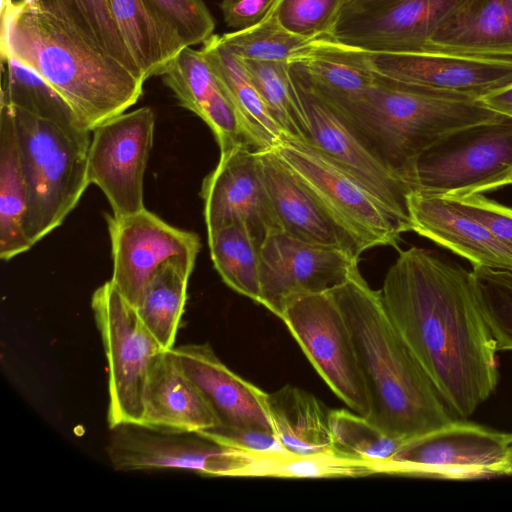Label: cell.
Returning a JSON list of instances; mask_svg holds the SVG:
<instances>
[{
	"label": "cell",
	"mask_w": 512,
	"mask_h": 512,
	"mask_svg": "<svg viewBox=\"0 0 512 512\" xmlns=\"http://www.w3.org/2000/svg\"><path fill=\"white\" fill-rule=\"evenodd\" d=\"M454 200L487 227L512 257V208L489 200L481 194Z\"/></svg>",
	"instance_id": "b9f144b4"
},
{
	"label": "cell",
	"mask_w": 512,
	"mask_h": 512,
	"mask_svg": "<svg viewBox=\"0 0 512 512\" xmlns=\"http://www.w3.org/2000/svg\"><path fill=\"white\" fill-rule=\"evenodd\" d=\"M201 197L207 232L241 222L261 244L271 232L282 231L255 150L244 141L220 152L218 164L203 180Z\"/></svg>",
	"instance_id": "ac0fdd59"
},
{
	"label": "cell",
	"mask_w": 512,
	"mask_h": 512,
	"mask_svg": "<svg viewBox=\"0 0 512 512\" xmlns=\"http://www.w3.org/2000/svg\"><path fill=\"white\" fill-rule=\"evenodd\" d=\"M411 231L466 258L474 266L512 269L507 249L452 198L410 191Z\"/></svg>",
	"instance_id": "44dd1931"
},
{
	"label": "cell",
	"mask_w": 512,
	"mask_h": 512,
	"mask_svg": "<svg viewBox=\"0 0 512 512\" xmlns=\"http://www.w3.org/2000/svg\"><path fill=\"white\" fill-rule=\"evenodd\" d=\"M358 259L343 248L271 232L260 246L259 304L279 318L291 299L343 283L358 267Z\"/></svg>",
	"instance_id": "9a60e30c"
},
{
	"label": "cell",
	"mask_w": 512,
	"mask_h": 512,
	"mask_svg": "<svg viewBox=\"0 0 512 512\" xmlns=\"http://www.w3.org/2000/svg\"><path fill=\"white\" fill-rule=\"evenodd\" d=\"M28 193L11 108L0 104V257L2 260L26 252L33 245L24 221Z\"/></svg>",
	"instance_id": "f1b7e54d"
},
{
	"label": "cell",
	"mask_w": 512,
	"mask_h": 512,
	"mask_svg": "<svg viewBox=\"0 0 512 512\" xmlns=\"http://www.w3.org/2000/svg\"><path fill=\"white\" fill-rule=\"evenodd\" d=\"M259 171L282 231L311 243L332 245L360 256L362 248L283 165L272 150L256 151Z\"/></svg>",
	"instance_id": "ffe728a7"
},
{
	"label": "cell",
	"mask_w": 512,
	"mask_h": 512,
	"mask_svg": "<svg viewBox=\"0 0 512 512\" xmlns=\"http://www.w3.org/2000/svg\"><path fill=\"white\" fill-rule=\"evenodd\" d=\"M509 456L510 434L455 420L406 441L380 465L383 474L460 479L506 474Z\"/></svg>",
	"instance_id": "4fadbf2b"
},
{
	"label": "cell",
	"mask_w": 512,
	"mask_h": 512,
	"mask_svg": "<svg viewBox=\"0 0 512 512\" xmlns=\"http://www.w3.org/2000/svg\"><path fill=\"white\" fill-rule=\"evenodd\" d=\"M9 107L28 193L24 229L34 245L62 224L90 184L87 158L91 139Z\"/></svg>",
	"instance_id": "5b68a950"
},
{
	"label": "cell",
	"mask_w": 512,
	"mask_h": 512,
	"mask_svg": "<svg viewBox=\"0 0 512 512\" xmlns=\"http://www.w3.org/2000/svg\"><path fill=\"white\" fill-rule=\"evenodd\" d=\"M272 151L363 251L395 245L411 231L371 190L310 143L284 134Z\"/></svg>",
	"instance_id": "52a82bcc"
},
{
	"label": "cell",
	"mask_w": 512,
	"mask_h": 512,
	"mask_svg": "<svg viewBox=\"0 0 512 512\" xmlns=\"http://www.w3.org/2000/svg\"><path fill=\"white\" fill-rule=\"evenodd\" d=\"M175 27L187 46L203 44L215 29V21L203 0H150Z\"/></svg>",
	"instance_id": "ab89813d"
},
{
	"label": "cell",
	"mask_w": 512,
	"mask_h": 512,
	"mask_svg": "<svg viewBox=\"0 0 512 512\" xmlns=\"http://www.w3.org/2000/svg\"><path fill=\"white\" fill-rule=\"evenodd\" d=\"M331 105L403 182L419 155L438 140L501 115L481 100L450 96L377 72L360 98Z\"/></svg>",
	"instance_id": "277c9868"
},
{
	"label": "cell",
	"mask_w": 512,
	"mask_h": 512,
	"mask_svg": "<svg viewBox=\"0 0 512 512\" xmlns=\"http://www.w3.org/2000/svg\"><path fill=\"white\" fill-rule=\"evenodd\" d=\"M506 474H512V434H510V456L506 469Z\"/></svg>",
	"instance_id": "bcb514c9"
},
{
	"label": "cell",
	"mask_w": 512,
	"mask_h": 512,
	"mask_svg": "<svg viewBox=\"0 0 512 512\" xmlns=\"http://www.w3.org/2000/svg\"><path fill=\"white\" fill-rule=\"evenodd\" d=\"M154 126L153 110L140 107L112 117L92 130L88 179L105 194L114 217L145 209L143 182Z\"/></svg>",
	"instance_id": "7c38bea8"
},
{
	"label": "cell",
	"mask_w": 512,
	"mask_h": 512,
	"mask_svg": "<svg viewBox=\"0 0 512 512\" xmlns=\"http://www.w3.org/2000/svg\"><path fill=\"white\" fill-rule=\"evenodd\" d=\"M119 34L147 80L161 76L187 45L150 0H108Z\"/></svg>",
	"instance_id": "484cf974"
},
{
	"label": "cell",
	"mask_w": 512,
	"mask_h": 512,
	"mask_svg": "<svg viewBox=\"0 0 512 512\" xmlns=\"http://www.w3.org/2000/svg\"><path fill=\"white\" fill-rule=\"evenodd\" d=\"M195 262L171 258L164 262L150 281L138 315L165 349L174 348L181 317L184 312L187 286Z\"/></svg>",
	"instance_id": "f546056e"
},
{
	"label": "cell",
	"mask_w": 512,
	"mask_h": 512,
	"mask_svg": "<svg viewBox=\"0 0 512 512\" xmlns=\"http://www.w3.org/2000/svg\"><path fill=\"white\" fill-rule=\"evenodd\" d=\"M172 351L181 369L207 401L218 424L274 432L268 393L231 371L209 344H188Z\"/></svg>",
	"instance_id": "d6986e66"
},
{
	"label": "cell",
	"mask_w": 512,
	"mask_h": 512,
	"mask_svg": "<svg viewBox=\"0 0 512 512\" xmlns=\"http://www.w3.org/2000/svg\"><path fill=\"white\" fill-rule=\"evenodd\" d=\"M35 2L64 19L102 51L144 77L119 34L108 0H36Z\"/></svg>",
	"instance_id": "836d02e7"
},
{
	"label": "cell",
	"mask_w": 512,
	"mask_h": 512,
	"mask_svg": "<svg viewBox=\"0 0 512 512\" xmlns=\"http://www.w3.org/2000/svg\"><path fill=\"white\" fill-rule=\"evenodd\" d=\"M119 471L176 468L204 475L251 477L256 456L220 444L199 431L122 424L112 428L107 447Z\"/></svg>",
	"instance_id": "30bf717a"
},
{
	"label": "cell",
	"mask_w": 512,
	"mask_h": 512,
	"mask_svg": "<svg viewBox=\"0 0 512 512\" xmlns=\"http://www.w3.org/2000/svg\"><path fill=\"white\" fill-rule=\"evenodd\" d=\"M251 477L342 478L381 474L378 462L342 456L335 452L295 454L289 451L254 454Z\"/></svg>",
	"instance_id": "d6a6232c"
},
{
	"label": "cell",
	"mask_w": 512,
	"mask_h": 512,
	"mask_svg": "<svg viewBox=\"0 0 512 512\" xmlns=\"http://www.w3.org/2000/svg\"><path fill=\"white\" fill-rule=\"evenodd\" d=\"M272 0H221L220 10L226 25L242 30L257 24L266 14Z\"/></svg>",
	"instance_id": "7bdbcfd3"
},
{
	"label": "cell",
	"mask_w": 512,
	"mask_h": 512,
	"mask_svg": "<svg viewBox=\"0 0 512 512\" xmlns=\"http://www.w3.org/2000/svg\"><path fill=\"white\" fill-rule=\"evenodd\" d=\"M91 306L108 362L109 427L143 424L149 376L165 349L111 281L95 290Z\"/></svg>",
	"instance_id": "ba28073f"
},
{
	"label": "cell",
	"mask_w": 512,
	"mask_h": 512,
	"mask_svg": "<svg viewBox=\"0 0 512 512\" xmlns=\"http://www.w3.org/2000/svg\"><path fill=\"white\" fill-rule=\"evenodd\" d=\"M218 424L207 401L181 369L172 349L156 359L145 393L142 425L183 431H202Z\"/></svg>",
	"instance_id": "d4e9b609"
},
{
	"label": "cell",
	"mask_w": 512,
	"mask_h": 512,
	"mask_svg": "<svg viewBox=\"0 0 512 512\" xmlns=\"http://www.w3.org/2000/svg\"><path fill=\"white\" fill-rule=\"evenodd\" d=\"M380 293L388 316L443 400L462 418L473 414L494 392L499 373L471 271L411 247L399 253Z\"/></svg>",
	"instance_id": "6da1fadb"
},
{
	"label": "cell",
	"mask_w": 512,
	"mask_h": 512,
	"mask_svg": "<svg viewBox=\"0 0 512 512\" xmlns=\"http://www.w3.org/2000/svg\"><path fill=\"white\" fill-rule=\"evenodd\" d=\"M186 46L161 74L179 104L211 129L220 152L244 141L237 111L205 54Z\"/></svg>",
	"instance_id": "7402d4cb"
},
{
	"label": "cell",
	"mask_w": 512,
	"mask_h": 512,
	"mask_svg": "<svg viewBox=\"0 0 512 512\" xmlns=\"http://www.w3.org/2000/svg\"><path fill=\"white\" fill-rule=\"evenodd\" d=\"M240 59L271 115L285 135L307 141L309 130L304 112L289 78L288 63Z\"/></svg>",
	"instance_id": "e575fe53"
},
{
	"label": "cell",
	"mask_w": 512,
	"mask_h": 512,
	"mask_svg": "<svg viewBox=\"0 0 512 512\" xmlns=\"http://www.w3.org/2000/svg\"><path fill=\"white\" fill-rule=\"evenodd\" d=\"M199 432L220 444L253 454L287 451L273 431L218 424Z\"/></svg>",
	"instance_id": "60d3db41"
},
{
	"label": "cell",
	"mask_w": 512,
	"mask_h": 512,
	"mask_svg": "<svg viewBox=\"0 0 512 512\" xmlns=\"http://www.w3.org/2000/svg\"><path fill=\"white\" fill-rule=\"evenodd\" d=\"M274 433L295 454L334 452L330 410L313 394L287 384L268 393Z\"/></svg>",
	"instance_id": "83f0119b"
},
{
	"label": "cell",
	"mask_w": 512,
	"mask_h": 512,
	"mask_svg": "<svg viewBox=\"0 0 512 512\" xmlns=\"http://www.w3.org/2000/svg\"><path fill=\"white\" fill-rule=\"evenodd\" d=\"M35 1L36 0H1V16Z\"/></svg>",
	"instance_id": "f6af8a7d"
},
{
	"label": "cell",
	"mask_w": 512,
	"mask_h": 512,
	"mask_svg": "<svg viewBox=\"0 0 512 512\" xmlns=\"http://www.w3.org/2000/svg\"><path fill=\"white\" fill-rule=\"evenodd\" d=\"M238 114L242 137L256 151L272 150L285 134L250 79L242 60L212 35L201 47Z\"/></svg>",
	"instance_id": "4316f807"
},
{
	"label": "cell",
	"mask_w": 512,
	"mask_h": 512,
	"mask_svg": "<svg viewBox=\"0 0 512 512\" xmlns=\"http://www.w3.org/2000/svg\"><path fill=\"white\" fill-rule=\"evenodd\" d=\"M111 241V282L136 309L159 267L171 258L196 261L201 242L190 231L169 225L146 208L127 216H106Z\"/></svg>",
	"instance_id": "2e32d148"
},
{
	"label": "cell",
	"mask_w": 512,
	"mask_h": 512,
	"mask_svg": "<svg viewBox=\"0 0 512 512\" xmlns=\"http://www.w3.org/2000/svg\"><path fill=\"white\" fill-rule=\"evenodd\" d=\"M279 318L334 394L367 418L370 405L354 342L331 292L297 296Z\"/></svg>",
	"instance_id": "9c48e42d"
},
{
	"label": "cell",
	"mask_w": 512,
	"mask_h": 512,
	"mask_svg": "<svg viewBox=\"0 0 512 512\" xmlns=\"http://www.w3.org/2000/svg\"><path fill=\"white\" fill-rule=\"evenodd\" d=\"M424 51L512 56V0H466L437 27Z\"/></svg>",
	"instance_id": "cb8c5ba5"
},
{
	"label": "cell",
	"mask_w": 512,
	"mask_h": 512,
	"mask_svg": "<svg viewBox=\"0 0 512 512\" xmlns=\"http://www.w3.org/2000/svg\"><path fill=\"white\" fill-rule=\"evenodd\" d=\"M207 235L212 262L225 284L259 304L261 244L248 226L231 223Z\"/></svg>",
	"instance_id": "1f68e13d"
},
{
	"label": "cell",
	"mask_w": 512,
	"mask_h": 512,
	"mask_svg": "<svg viewBox=\"0 0 512 512\" xmlns=\"http://www.w3.org/2000/svg\"><path fill=\"white\" fill-rule=\"evenodd\" d=\"M219 41L242 59L288 62L313 39L287 31L274 14L267 11L255 25L218 35Z\"/></svg>",
	"instance_id": "8d00e7d4"
},
{
	"label": "cell",
	"mask_w": 512,
	"mask_h": 512,
	"mask_svg": "<svg viewBox=\"0 0 512 512\" xmlns=\"http://www.w3.org/2000/svg\"><path fill=\"white\" fill-rule=\"evenodd\" d=\"M344 0H272L268 8L289 32L315 39L326 35Z\"/></svg>",
	"instance_id": "f35d334b"
},
{
	"label": "cell",
	"mask_w": 512,
	"mask_h": 512,
	"mask_svg": "<svg viewBox=\"0 0 512 512\" xmlns=\"http://www.w3.org/2000/svg\"><path fill=\"white\" fill-rule=\"evenodd\" d=\"M329 291L354 342L370 405L367 419L405 442L453 423L450 407L388 316L380 290L356 267Z\"/></svg>",
	"instance_id": "7a4b0ae2"
},
{
	"label": "cell",
	"mask_w": 512,
	"mask_h": 512,
	"mask_svg": "<svg viewBox=\"0 0 512 512\" xmlns=\"http://www.w3.org/2000/svg\"><path fill=\"white\" fill-rule=\"evenodd\" d=\"M405 182L410 191L454 199L512 184V117L447 134L419 155Z\"/></svg>",
	"instance_id": "8992f818"
},
{
	"label": "cell",
	"mask_w": 512,
	"mask_h": 512,
	"mask_svg": "<svg viewBox=\"0 0 512 512\" xmlns=\"http://www.w3.org/2000/svg\"><path fill=\"white\" fill-rule=\"evenodd\" d=\"M330 428L334 452L350 458L388 461L405 443L387 435L366 417L346 409L330 410Z\"/></svg>",
	"instance_id": "d590c367"
},
{
	"label": "cell",
	"mask_w": 512,
	"mask_h": 512,
	"mask_svg": "<svg viewBox=\"0 0 512 512\" xmlns=\"http://www.w3.org/2000/svg\"><path fill=\"white\" fill-rule=\"evenodd\" d=\"M0 50L42 77L90 132L143 94L144 77L37 2L1 16Z\"/></svg>",
	"instance_id": "3957f363"
},
{
	"label": "cell",
	"mask_w": 512,
	"mask_h": 512,
	"mask_svg": "<svg viewBox=\"0 0 512 512\" xmlns=\"http://www.w3.org/2000/svg\"><path fill=\"white\" fill-rule=\"evenodd\" d=\"M324 99L342 106L372 86L376 71L368 53L326 36L315 38L288 60Z\"/></svg>",
	"instance_id": "603a6c76"
},
{
	"label": "cell",
	"mask_w": 512,
	"mask_h": 512,
	"mask_svg": "<svg viewBox=\"0 0 512 512\" xmlns=\"http://www.w3.org/2000/svg\"><path fill=\"white\" fill-rule=\"evenodd\" d=\"M481 101L491 110L512 117V86L486 96Z\"/></svg>",
	"instance_id": "ee69618b"
},
{
	"label": "cell",
	"mask_w": 512,
	"mask_h": 512,
	"mask_svg": "<svg viewBox=\"0 0 512 512\" xmlns=\"http://www.w3.org/2000/svg\"><path fill=\"white\" fill-rule=\"evenodd\" d=\"M466 0H344L326 37L369 53L422 52Z\"/></svg>",
	"instance_id": "8fae6325"
},
{
	"label": "cell",
	"mask_w": 512,
	"mask_h": 512,
	"mask_svg": "<svg viewBox=\"0 0 512 512\" xmlns=\"http://www.w3.org/2000/svg\"><path fill=\"white\" fill-rule=\"evenodd\" d=\"M471 274L497 351H512V269L474 266Z\"/></svg>",
	"instance_id": "74e56055"
},
{
	"label": "cell",
	"mask_w": 512,
	"mask_h": 512,
	"mask_svg": "<svg viewBox=\"0 0 512 512\" xmlns=\"http://www.w3.org/2000/svg\"><path fill=\"white\" fill-rule=\"evenodd\" d=\"M0 104L24 110L53 122L84 139H91L67 102L34 70L11 57L1 58Z\"/></svg>",
	"instance_id": "4dcf8cb0"
},
{
	"label": "cell",
	"mask_w": 512,
	"mask_h": 512,
	"mask_svg": "<svg viewBox=\"0 0 512 512\" xmlns=\"http://www.w3.org/2000/svg\"><path fill=\"white\" fill-rule=\"evenodd\" d=\"M288 63V62H287ZM288 74L304 112L309 138L316 147L352 174L410 227L409 187L356 134L340 113L288 63Z\"/></svg>",
	"instance_id": "5bb4252c"
},
{
	"label": "cell",
	"mask_w": 512,
	"mask_h": 512,
	"mask_svg": "<svg viewBox=\"0 0 512 512\" xmlns=\"http://www.w3.org/2000/svg\"><path fill=\"white\" fill-rule=\"evenodd\" d=\"M367 53L377 73L454 97L478 101L512 86V56Z\"/></svg>",
	"instance_id": "e0dca14e"
}]
</instances>
